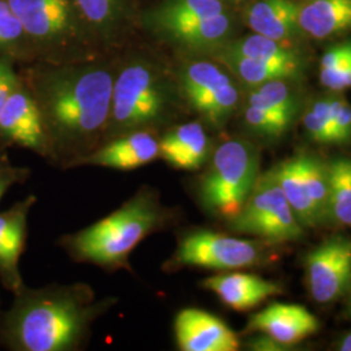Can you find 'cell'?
Segmentation results:
<instances>
[{"instance_id":"obj_1","label":"cell","mask_w":351,"mask_h":351,"mask_svg":"<svg viewBox=\"0 0 351 351\" xmlns=\"http://www.w3.org/2000/svg\"><path fill=\"white\" fill-rule=\"evenodd\" d=\"M113 303L95 301L88 285L24 288L7 313L3 336L17 351L78 350L93 323Z\"/></svg>"},{"instance_id":"obj_2","label":"cell","mask_w":351,"mask_h":351,"mask_svg":"<svg viewBox=\"0 0 351 351\" xmlns=\"http://www.w3.org/2000/svg\"><path fill=\"white\" fill-rule=\"evenodd\" d=\"M113 80L103 68H85L58 73L47 82L43 124L51 156L72 164L101 146L111 113Z\"/></svg>"},{"instance_id":"obj_3","label":"cell","mask_w":351,"mask_h":351,"mask_svg":"<svg viewBox=\"0 0 351 351\" xmlns=\"http://www.w3.org/2000/svg\"><path fill=\"white\" fill-rule=\"evenodd\" d=\"M169 220V210L151 188L139 189L107 217L66 239L68 251L80 262L106 269H130L129 255Z\"/></svg>"},{"instance_id":"obj_4","label":"cell","mask_w":351,"mask_h":351,"mask_svg":"<svg viewBox=\"0 0 351 351\" xmlns=\"http://www.w3.org/2000/svg\"><path fill=\"white\" fill-rule=\"evenodd\" d=\"M259 176L258 149L247 141H226L213 152L202 177L199 201L206 211L228 221L242 210Z\"/></svg>"},{"instance_id":"obj_5","label":"cell","mask_w":351,"mask_h":351,"mask_svg":"<svg viewBox=\"0 0 351 351\" xmlns=\"http://www.w3.org/2000/svg\"><path fill=\"white\" fill-rule=\"evenodd\" d=\"M167 104L168 94L156 72L146 64L128 65L113 80L104 142L155 125L163 120Z\"/></svg>"},{"instance_id":"obj_6","label":"cell","mask_w":351,"mask_h":351,"mask_svg":"<svg viewBox=\"0 0 351 351\" xmlns=\"http://www.w3.org/2000/svg\"><path fill=\"white\" fill-rule=\"evenodd\" d=\"M226 223L232 232L274 243L297 241L303 236V226L271 169L259 176L242 210Z\"/></svg>"},{"instance_id":"obj_7","label":"cell","mask_w":351,"mask_h":351,"mask_svg":"<svg viewBox=\"0 0 351 351\" xmlns=\"http://www.w3.org/2000/svg\"><path fill=\"white\" fill-rule=\"evenodd\" d=\"M263 247L256 241L202 229L186 233L180 239L169 264L233 271L254 267L263 261Z\"/></svg>"},{"instance_id":"obj_8","label":"cell","mask_w":351,"mask_h":351,"mask_svg":"<svg viewBox=\"0 0 351 351\" xmlns=\"http://www.w3.org/2000/svg\"><path fill=\"white\" fill-rule=\"evenodd\" d=\"M180 82L190 106L213 129H223L237 110L239 88L216 64H189L180 75Z\"/></svg>"},{"instance_id":"obj_9","label":"cell","mask_w":351,"mask_h":351,"mask_svg":"<svg viewBox=\"0 0 351 351\" xmlns=\"http://www.w3.org/2000/svg\"><path fill=\"white\" fill-rule=\"evenodd\" d=\"M310 293L322 304L343 297L351 287V239L335 236L306 256Z\"/></svg>"},{"instance_id":"obj_10","label":"cell","mask_w":351,"mask_h":351,"mask_svg":"<svg viewBox=\"0 0 351 351\" xmlns=\"http://www.w3.org/2000/svg\"><path fill=\"white\" fill-rule=\"evenodd\" d=\"M0 136L20 147L51 156L40 108L37 101L19 86L0 111Z\"/></svg>"},{"instance_id":"obj_11","label":"cell","mask_w":351,"mask_h":351,"mask_svg":"<svg viewBox=\"0 0 351 351\" xmlns=\"http://www.w3.org/2000/svg\"><path fill=\"white\" fill-rule=\"evenodd\" d=\"M177 346L182 351H237L239 339L220 317L199 308H184L175 319Z\"/></svg>"},{"instance_id":"obj_12","label":"cell","mask_w":351,"mask_h":351,"mask_svg":"<svg viewBox=\"0 0 351 351\" xmlns=\"http://www.w3.org/2000/svg\"><path fill=\"white\" fill-rule=\"evenodd\" d=\"M160 158L159 139L150 130H137L107 141L98 149L75 160V165H98L119 171H133Z\"/></svg>"},{"instance_id":"obj_13","label":"cell","mask_w":351,"mask_h":351,"mask_svg":"<svg viewBox=\"0 0 351 351\" xmlns=\"http://www.w3.org/2000/svg\"><path fill=\"white\" fill-rule=\"evenodd\" d=\"M36 202L37 198L30 195L0 213V280L14 294L25 288L19 263L25 249L27 216Z\"/></svg>"},{"instance_id":"obj_14","label":"cell","mask_w":351,"mask_h":351,"mask_svg":"<svg viewBox=\"0 0 351 351\" xmlns=\"http://www.w3.org/2000/svg\"><path fill=\"white\" fill-rule=\"evenodd\" d=\"M319 326L320 323L315 315L301 304L272 303L251 316L247 329L264 333L291 348L313 336Z\"/></svg>"},{"instance_id":"obj_15","label":"cell","mask_w":351,"mask_h":351,"mask_svg":"<svg viewBox=\"0 0 351 351\" xmlns=\"http://www.w3.org/2000/svg\"><path fill=\"white\" fill-rule=\"evenodd\" d=\"M202 287L215 293L226 306L236 311H249L284 291L282 287L274 281L243 272L207 277L202 281Z\"/></svg>"},{"instance_id":"obj_16","label":"cell","mask_w":351,"mask_h":351,"mask_svg":"<svg viewBox=\"0 0 351 351\" xmlns=\"http://www.w3.org/2000/svg\"><path fill=\"white\" fill-rule=\"evenodd\" d=\"M160 158L175 169L197 171L210 159L211 141L198 121L175 126L159 139Z\"/></svg>"},{"instance_id":"obj_17","label":"cell","mask_w":351,"mask_h":351,"mask_svg":"<svg viewBox=\"0 0 351 351\" xmlns=\"http://www.w3.org/2000/svg\"><path fill=\"white\" fill-rule=\"evenodd\" d=\"M24 32L36 38H52L65 32L72 20L68 0H7Z\"/></svg>"},{"instance_id":"obj_18","label":"cell","mask_w":351,"mask_h":351,"mask_svg":"<svg viewBox=\"0 0 351 351\" xmlns=\"http://www.w3.org/2000/svg\"><path fill=\"white\" fill-rule=\"evenodd\" d=\"M298 26L315 39H324L351 29V0H302Z\"/></svg>"},{"instance_id":"obj_19","label":"cell","mask_w":351,"mask_h":351,"mask_svg":"<svg viewBox=\"0 0 351 351\" xmlns=\"http://www.w3.org/2000/svg\"><path fill=\"white\" fill-rule=\"evenodd\" d=\"M247 24L264 37L288 40L298 26V3L293 0H258L247 10Z\"/></svg>"},{"instance_id":"obj_20","label":"cell","mask_w":351,"mask_h":351,"mask_svg":"<svg viewBox=\"0 0 351 351\" xmlns=\"http://www.w3.org/2000/svg\"><path fill=\"white\" fill-rule=\"evenodd\" d=\"M271 172L302 226L307 228L320 226L303 184L298 156H293L274 167Z\"/></svg>"},{"instance_id":"obj_21","label":"cell","mask_w":351,"mask_h":351,"mask_svg":"<svg viewBox=\"0 0 351 351\" xmlns=\"http://www.w3.org/2000/svg\"><path fill=\"white\" fill-rule=\"evenodd\" d=\"M221 60L237 75L241 82L252 88L275 80H289L293 77H298L302 72L297 68L255 60L233 53L230 51H226L223 53Z\"/></svg>"},{"instance_id":"obj_22","label":"cell","mask_w":351,"mask_h":351,"mask_svg":"<svg viewBox=\"0 0 351 351\" xmlns=\"http://www.w3.org/2000/svg\"><path fill=\"white\" fill-rule=\"evenodd\" d=\"M298 162L303 184L313 203L319 224L330 220L329 216V167L310 154H300Z\"/></svg>"},{"instance_id":"obj_23","label":"cell","mask_w":351,"mask_h":351,"mask_svg":"<svg viewBox=\"0 0 351 351\" xmlns=\"http://www.w3.org/2000/svg\"><path fill=\"white\" fill-rule=\"evenodd\" d=\"M226 51L255 60L297 68L300 71L303 68L301 56L297 52L290 50L281 42L256 33L250 37L239 39V42L232 45Z\"/></svg>"},{"instance_id":"obj_24","label":"cell","mask_w":351,"mask_h":351,"mask_svg":"<svg viewBox=\"0 0 351 351\" xmlns=\"http://www.w3.org/2000/svg\"><path fill=\"white\" fill-rule=\"evenodd\" d=\"M229 29L230 19L223 12L171 26L165 30L191 47H206L221 40L229 33Z\"/></svg>"},{"instance_id":"obj_25","label":"cell","mask_w":351,"mask_h":351,"mask_svg":"<svg viewBox=\"0 0 351 351\" xmlns=\"http://www.w3.org/2000/svg\"><path fill=\"white\" fill-rule=\"evenodd\" d=\"M329 167V216L351 226V158H337Z\"/></svg>"},{"instance_id":"obj_26","label":"cell","mask_w":351,"mask_h":351,"mask_svg":"<svg viewBox=\"0 0 351 351\" xmlns=\"http://www.w3.org/2000/svg\"><path fill=\"white\" fill-rule=\"evenodd\" d=\"M224 12L220 0H168L158 12V23L164 30L171 26Z\"/></svg>"},{"instance_id":"obj_27","label":"cell","mask_w":351,"mask_h":351,"mask_svg":"<svg viewBox=\"0 0 351 351\" xmlns=\"http://www.w3.org/2000/svg\"><path fill=\"white\" fill-rule=\"evenodd\" d=\"M294 116L295 113L275 112L249 104L243 112V121L255 136L280 138L291 126Z\"/></svg>"},{"instance_id":"obj_28","label":"cell","mask_w":351,"mask_h":351,"mask_svg":"<svg viewBox=\"0 0 351 351\" xmlns=\"http://www.w3.org/2000/svg\"><path fill=\"white\" fill-rule=\"evenodd\" d=\"M249 104L275 112L295 113L297 111L295 97L289 88L287 80H275L254 88Z\"/></svg>"},{"instance_id":"obj_29","label":"cell","mask_w":351,"mask_h":351,"mask_svg":"<svg viewBox=\"0 0 351 351\" xmlns=\"http://www.w3.org/2000/svg\"><path fill=\"white\" fill-rule=\"evenodd\" d=\"M333 112V99H320L315 101L311 110L304 113L303 117V125L310 138L317 143L335 145Z\"/></svg>"},{"instance_id":"obj_30","label":"cell","mask_w":351,"mask_h":351,"mask_svg":"<svg viewBox=\"0 0 351 351\" xmlns=\"http://www.w3.org/2000/svg\"><path fill=\"white\" fill-rule=\"evenodd\" d=\"M24 27L12 12L7 0H0V46H5L21 37Z\"/></svg>"},{"instance_id":"obj_31","label":"cell","mask_w":351,"mask_h":351,"mask_svg":"<svg viewBox=\"0 0 351 351\" xmlns=\"http://www.w3.org/2000/svg\"><path fill=\"white\" fill-rule=\"evenodd\" d=\"M333 125H335V145L346 143L351 141V106L343 99H333Z\"/></svg>"},{"instance_id":"obj_32","label":"cell","mask_w":351,"mask_h":351,"mask_svg":"<svg viewBox=\"0 0 351 351\" xmlns=\"http://www.w3.org/2000/svg\"><path fill=\"white\" fill-rule=\"evenodd\" d=\"M86 19L95 24H103L112 17L119 0H75Z\"/></svg>"},{"instance_id":"obj_33","label":"cell","mask_w":351,"mask_h":351,"mask_svg":"<svg viewBox=\"0 0 351 351\" xmlns=\"http://www.w3.org/2000/svg\"><path fill=\"white\" fill-rule=\"evenodd\" d=\"M320 82L324 88L332 91H342L351 88V58L339 68L320 72Z\"/></svg>"},{"instance_id":"obj_34","label":"cell","mask_w":351,"mask_h":351,"mask_svg":"<svg viewBox=\"0 0 351 351\" xmlns=\"http://www.w3.org/2000/svg\"><path fill=\"white\" fill-rule=\"evenodd\" d=\"M351 58V42H345L326 50L320 60V72H326L339 68Z\"/></svg>"},{"instance_id":"obj_35","label":"cell","mask_w":351,"mask_h":351,"mask_svg":"<svg viewBox=\"0 0 351 351\" xmlns=\"http://www.w3.org/2000/svg\"><path fill=\"white\" fill-rule=\"evenodd\" d=\"M17 88V77L8 62L0 59V111L13 90Z\"/></svg>"},{"instance_id":"obj_36","label":"cell","mask_w":351,"mask_h":351,"mask_svg":"<svg viewBox=\"0 0 351 351\" xmlns=\"http://www.w3.org/2000/svg\"><path fill=\"white\" fill-rule=\"evenodd\" d=\"M249 348L251 350L258 351H285L291 349L290 346L282 345L276 339H272L264 333L252 337L249 342Z\"/></svg>"},{"instance_id":"obj_37","label":"cell","mask_w":351,"mask_h":351,"mask_svg":"<svg viewBox=\"0 0 351 351\" xmlns=\"http://www.w3.org/2000/svg\"><path fill=\"white\" fill-rule=\"evenodd\" d=\"M339 350L341 351H351V332L348 333L342 341L339 342Z\"/></svg>"},{"instance_id":"obj_38","label":"cell","mask_w":351,"mask_h":351,"mask_svg":"<svg viewBox=\"0 0 351 351\" xmlns=\"http://www.w3.org/2000/svg\"><path fill=\"white\" fill-rule=\"evenodd\" d=\"M348 293H349V300H348V315L351 317V287Z\"/></svg>"},{"instance_id":"obj_39","label":"cell","mask_w":351,"mask_h":351,"mask_svg":"<svg viewBox=\"0 0 351 351\" xmlns=\"http://www.w3.org/2000/svg\"><path fill=\"white\" fill-rule=\"evenodd\" d=\"M234 1H239V0H234Z\"/></svg>"}]
</instances>
